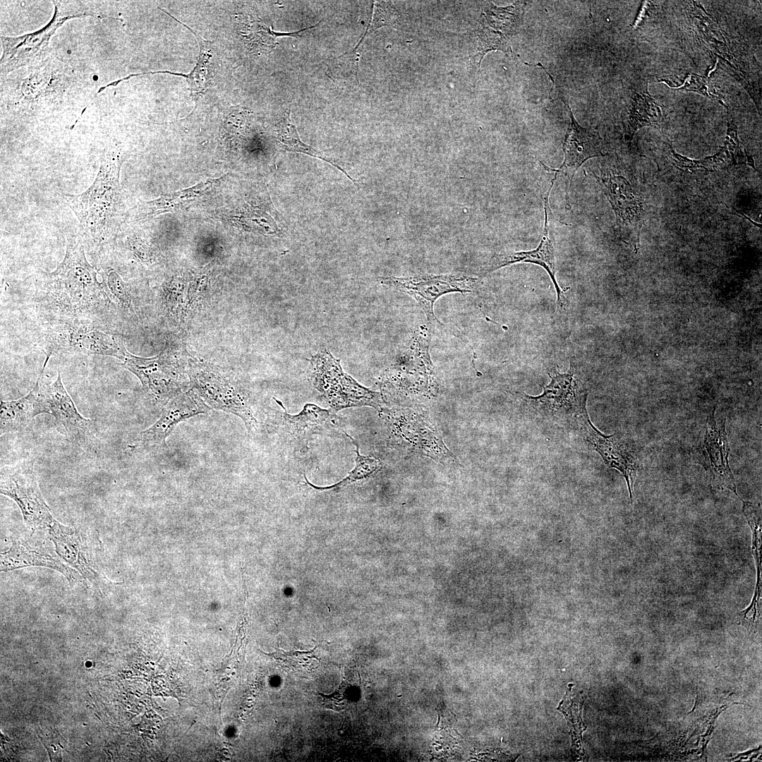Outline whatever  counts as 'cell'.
Returning <instances> with one entry per match:
<instances>
[{
  "label": "cell",
  "instance_id": "6da1fadb",
  "mask_svg": "<svg viewBox=\"0 0 762 762\" xmlns=\"http://www.w3.org/2000/svg\"><path fill=\"white\" fill-rule=\"evenodd\" d=\"M99 276L80 238L71 237L64 260L54 271L41 272L35 283L31 303L42 325L88 323L115 332L119 306Z\"/></svg>",
  "mask_w": 762,
  "mask_h": 762
},
{
  "label": "cell",
  "instance_id": "7a4b0ae2",
  "mask_svg": "<svg viewBox=\"0 0 762 762\" xmlns=\"http://www.w3.org/2000/svg\"><path fill=\"white\" fill-rule=\"evenodd\" d=\"M121 162L119 147L116 144L110 146L102 157L92 186L80 194L63 195L65 203L76 215L85 238L95 246L111 243L119 227Z\"/></svg>",
  "mask_w": 762,
  "mask_h": 762
},
{
  "label": "cell",
  "instance_id": "3957f363",
  "mask_svg": "<svg viewBox=\"0 0 762 762\" xmlns=\"http://www.w3.org/2000/svg\"><path fill=\"white\" fill-rule=\"evenodd\" d=\"M433 331L428 325H420L396 363L385 371L380 382L384 401L403 393H411L413 382L418 392L435 391L437 383L430 355Z\"/></svg>",
  "mask_w": 762,
  "mask_h": 762
},
{
  "label": "cell",
  "instance_id": "277c9868",
  "mask_svg": "<svg viewBox=\"0 0 762 762\" xmlns=\"http://www.w3.org/2000/svg\"><path fill=\"white\" fill-rule=\"evenodd\" d=\"M340 361L326 349L309 360L308 380L329 406L334 411L360 406H370L380 411L385 406L381 393L361 385L345 373Z\"/></svg>",
  "mask_w": 762,
  "mask_h": 762
},
{
  "label": "cell",
  "instance_id": "5b68a950",
  "mask_svg": "<svg viewBox=\"0 0 762 762\" xmlns=\"http://www.w3.org/2000/svg\"><path fill=\"white\" fill-rule=\"evenodd\" d=\"M548 375L550 382L543 387L542 394L538 396L523 394L524 400L536 415L576 427L577 419L587 410L588 392L574 358H570L567 373H561L554 368Z\"/></svg>",
  "mask_w": 762,
  "mask_h": 762
},
{
  "label": "cell",
  "instance_id": "8992f818",
  "mask_svg": "<svg viewBox=\"0 0 762 762\" xmlns=\"http://www.w3.org/2000/svg\"><path fill=\"white\" fill-rule=\"evenodd\" d=\"M380 282L412 297L424 313L428 325L440 324L434 305L441 296L451 293L471 294L481 286V278L463 272L418 274L406 277H380Z\"/></svg>",
  "mask_w": 762,
  "mask_h": 762
},
{
  "label": "cell",
  "instance_id": "52a82bcc",
  "mask_svg": "<svg viewBox=\"0 0 762 762\" xmlns=\"http://www.w3.org/2000/svg\"><path fill=\"white\" fill-rule=\"evenodd\" d=\"M0 492L16 503L25 526L32 532L48 529L54 521L40 489L32 460L1 468Z\"/></svg>",
  "mask_w": 762,
  "mask_h": 762
},
{
  "label": "cell",
  "instance_id": "ba28073f",
  "mask_svg": "<svg viewBox=\"0 0 762 762\" xmlns=\"http://www.w3.org/2000/svg\"><path fill=\"white\" fill-rule=\"evenodd\" d=\"M47 356L54 352H74L99 355L123 360L126 349L121 338L88 323H72L44 327Z\"/></svg>",
  "mask_w": 762,
  "mask_h": 762
},
{
  "label": "cell",
  "instance_id": "9c48e42d",
  "mask_svg": "<svg viewBox=\"0 0 762 762\" xmlns=\"http://www.w3.org/2000/svg\"><path fill=\"white\" fill-rule=\"evenodd\" d=\"M545 182L544 181L543 183L539 182L540 196L544 205L545 224L538 246L529 250L495 254L484 265L481 273L485 275L502 267L520 262L539 265L549 274L556 290L557 305L561 308L565 303L564 292L569 288L562 289L556 279L555 234L557 221L552 214L549 203V195L555 181L548 179Z\"/></svg>",
  "mask_w": 762,
  "mask_h": 762
},
{
  "label": "cell",
  "instance_id": "30bf717a",
  "mask_svg": "<svg viewBox=\"0 0 762 762\" xmlns=\"http://www.w3.org/2000/svg\"><path fill=\"white\" fill-rule=\"evenodd\" d=\"M275 401L282 407L283 411H268L267 427L295 451L306 452L314 435L327 433L338 426L337 417L329 410L306 404L298 414L291 415L286 412L281 401Z\"/></svg>",
  "mask_w": 762,
  "mask_h": 762
},
{
  "label": "cell",
  "instance_id": "8fae6325",
  "mask_svg": "<svg viewBox=\"0 0 762 762\" xmlns=\"http://www.w3.org/2000/svg\"><path fill=\"white\" fill-rule=\"evenodd\" d=\"M725 423L726 418L716 415L714 409L707 418L702 440L692 452L693 458L706 471L711 486L727 489L740 499L729 465L730 448Z\"/></svg>",
  "mask_w": 762,
  "mask_h": 762
},
{
  "label": "cell",
  "instance_id": "7c38bea8",
  "mask_svg": "<svg viewBox=\"0 0 762 762\" xmlns=\"http://www.w3.org/2000/svg\"><path fill=\"white\" fill-rule=\"evenodd\" d=\"M591 174L599 182L616 217L618 230L627 239L638 240L643 224V203L641 195L623 176L601 171Z\"/></svg>",
  "mask_w": 762,
  "mask_h": 762
},
{
  "label": "cell",
  "instance_id": "4fadbf2b",
  "mask_svg": "<svg viewBox=\"0 0 762 762\" xmlns=\"http://www.w3.org/2000/svg\"><path fill=\"white\" fill-rule=\"evenodd\" d=\"M47 531L55 552L63 562L79 572L97 590L107 586L109 581L99 572L87 538L80 531L64 525L56 519Z\"/></svg>",
  "mask_w": 762,
  "mask_h": 762
},
{
  "label": "cell",
  "instance_id": "5bb4252c",
  "mask_svg": "<svg viewBox=\"0 0 762 762\" xmlns=\"http://www.w3.org/2000/svg\"><path fill=\"white\" fill-rule=\"evenodd\" d=\"M42 389L59 432L71 443L83 449L92 448L95 440L93 422L78 411L63 384L60 371L52 384Z\"/></svg>",
  "mask_w": 762,
  "mask_h": 762
},
{
  "label": "cell",
  "instance_id": "9a60e30c",
  "mask_svg": "<svg viewBox=\"0 0 762 762\" xmlns=\"http://www.w3.org/2000/svg\"><path fill=\"white\" fill-rule=\"evenodd\" d=\"M576 427L579 428L584 440L600 455L604 463L623 476L632 503L633 486L638 471L636 457L617 436L606 435L599 431L591 421L587 410L579 417Z\"/></svg>",
  "mask_w": 762,
  "mask_h": 762
},
{
  "label": "cell",
  "instance_id": "2e32d148",
  "mask_svg": "<svg viewBox=\"0 0 762 762\" xmlns=\"http://www.w3.org/2000/svg\"><path fill=\"white\" fill-rule=\"evenodd\" d=\"M521 20L520 10L514 6L497 7L488 4L478 32L479 52L478 63L492 50L511 53L510 40L514 35Z\"/></svg>",
  "mask_w": 762,
  "mask_h": 762
},
{
  "label": "cell",
  "instance_id": "e0dca14e",
  "mask_svg": "<svg viewBox=\"0 0 762 762\" xmlns=\"http://www.w3.org/2000/svg\"><path fill=\"white\" fill-rule=\"evenodd\" d=\"M568 109L570 122L563 143L564 159L557 170V176H564L568 181L567 202L574 175L588 159L603 155L601 140L598 134L581 126L576 121L568 103L562 98Z\"/></svg>",
  "mask_w": 762,
  "mask_h": 762
},
{
  "label": "cell",
  "instance_id": "ac0fdd59",
  "mask_svg": "<svg viewBox=\"0 0 762 762\" xmlns=\"http://www.w3.org/2000/svg\"><path fill=\"white\" fill-rule=\"evenodd\" d=\"M209 409L203 402L192 396L171 399L164 406L159 418L140 433L137 442L143 446L164 445L167 437L180 422L205 413Z\"/></svg>",
  "mask_w": 762,
  "mask_h": 762
},
{
  "label": "cell",
  "instance_id": "d6986e66",
  "mask_svg": "<svg viewBox=\"0 0 762 762\" xmlns=\"http://www.w3.org/2000/svg\"><path fill=\"white\" fill-rule=\"evenodd\" d=\"M60 559L42 549L34 547L23 539L13 541L8 550L1 553V572L28 567H42L61 573L73 586L81 580L78 572Z\"/></svg>",
  "mask_w": 762,
  "mask_h": 762
},
{
  "label": "cell",
  "instance_id": "ffe728a7",
  "mask_svg": "<svg viewBox=\"0 0 762 762\" xmlns=\"http://www.w3.org/2000/svg\"><path fill=\"white\" fill-rule=\"evenodd\" d=\"M46 365L33 388L24 397L11 401H0V434L19 431L31 423L32 419L42 413L51 414L43 394L40 381Z\"/></svg>",
  "mask_w": 762,
  "mask_h": 762
},
{
  "label": "cell",
  "instance_id": "44dd1931",
  "mask_svg": "<svg viewBox=\"0 0 762 762\" xmlns=\"http://www.w3.org/2000/svg\"><path fill=\"white\" fill-rule=\"evenodd\" d=\"M121 365L135 375L144 389L156 397L164 392L167 373L162 353L150 358L133 356L128 351Z\"/></svg>",
  "mask_w": 762,
  "mask_h": 762
},
{
  "label": "cell",
  "instance_id": "7402d4cb",
  "mask_svg": "<svg viewBox=\"0 0 762 762\" xmlns=\"http://www.w3.org/2000/svg\"><path fill=\"white\" fill-rule=\"evenodd\" d=\"M573 687V684H569L568 691L557 709L564 714L567 720L572 747L579 755L583 756L584 751L582 748V734L586 730V726L582 720V710L586 697L581 692H574Z\"/></svg>",
  "mask_w": 762,
  "mask_h": 762
},
{
  "label": "cell",
  "instance_id": "603a6c76",
  "mask_svg": "<svg viewBox=\"0 0 762 762\" xmlns=\"http://www.w3.org/2000/svg\"><path fill=\"white\" fill-rule=\"evenodd\" d=\"M740 500L742 502V512L752 531V552L756 567V583L754 594L750 605L742 612L744 617L751 610H754L753 619H755L757 612L756 607L761 593V514L758 508L753 503Z\"/></svg>",
  "mask_w": 762,
  "mask_h": 762
},
{
  "label": "cell",
  "instance_id": "cb8c5ba5",
  "mask_svg": "<svg viewBox=\"0 0 762 762\" xmlns=\"http://www.w3.org/2000/svg\"><path fill=\"white\" fill-rule=\"evenodd\" d=\"M278 140L281 144L282 147L287 151L296 152L303 153L310 155L313 157H316L324 160L325 162L329 163L339 169L342 171L350 180L355 182L353 179L347 174V172L342 169L339 165L328 159L321 152L314 149L310 145H306L299 138L297 133L296 126L291 123L290 119V110L285 114L282 122L279 124L278 130Z\"/></svg>",
  "mask_w": 762,
  "mask_h": 762
},
{
  "label": "cell",
  "instance_id": "d4e9b609",
  "mask_svg": "<svg viewBox=\"0 0 762 762\" xmlns=\"http://www.w3.org/2000/svg\"><path fill=\"white\" fill-rule=\"evenodd\" d=\"M653 99L644 94H636L634 104L631 111L627 127V136L631 139L634 133L641 127L657 124L662 120V111Z\"/></svg>",
  "mask_w": 762,
  "mask_h": 762
},
{
  "label": "cell",
  "instance_id": "484cf974",
  "mask_svg": "<svg viewBox=\"0 0 762 762\" xmlns=\"http://www.w3.org/2000/svg\"><path fill=\"white\" fill-rule=\"evenodd\" d=\"M200 47V53L193 72L189 76V83L192 92L198 95L203 92L211 79L213 72L217 66L215 53L210 43L204 41L201 37L194 32Z\"/></svg>",
  "mask_w": 762,
  "mask_h": 762
},
{
  "label": "cell",
  "instance_id": "4316f807",
  "mask_svg": "<svg viewBox=\"0 0 762 762\" xmlns=\"http://www.w3.org/2000/svg\"><path fill=\"white\" fill-rule=\"evenodd\" d=\"M344 434L356 446V456L355 457V466L348 475L337 484L327 488H319L330 489L344 487L356 481L369 478L373 474L377 473L381 468V463L378 459L371 456L362 455L359 452V447L356 441L346 433H344Z\"/></svg>",
  "mask_w": 762,
  "mask_h": 762
},
{
  "label": "cell",
  "instance_id": "83f0119b",
  "mask_svg": "<svg viewBox=\"0 0 762 762\" xmlns=\"http://www.w3.org/2000/svg\"><path fill=\"white\" fill-rule=\"evenodd\" d=\"M365 37L351 50L334 58L328 66L329 74L336 78L357 76L361 44Z\"/></svg>",
  "mask_w": 762,
  "mask_h": 762
},
{
  "label": "cell",
  "instance_id": "f1b7e54d",
  "mask_svg": "<svg viewBox=\"0 0 762 762\" xmlns=\"http://www.w3.org/2000/svg\"><path fill=\"white\" fill-rule=\"evenodd\" d=\"M314 648L308 651H278L273 654H270L280 663L283 666L297 671H311L315 669L318 665V658L315 655Z\"/></svg>",
  "mask_w": 762,
  "mask_h": 762
},
{
  "label": "cell",
  "instance_id": "f546056e",
  "mask_svg": "<svg viewBox=\"0 0 762 762\" xmlns=\"http://www.w3.org/2000/svg\"><path fill=\"white\" fill-rule=\"evenodd\" d=\"M102 276L119 307L131 310L132 300L127 283L118 272L111 268L104 270Z\"/></svg>",
  "mask_w": 762,
  "mask_h": 762
},
{
  "label": "cell",
  "instance_id": "4dcf8cb0",
  "mask_svg": "<svg viewBox=\"0 0 762 762\" xmlns=\"http://www.w3.org/2000/svg\"><path fill=\"white\" fill-rule=\"evenodd\" d=\"M398 20V13L389 2L381 1L376 4L375 13L366 32H370L385 25H393Z\"/></svg>",
  "mask_w": 762,
  "mask_h": 762
},
{
  "label": "cell",
  "instance_id": "1f68e13d",
  "mask_svg": "<svg viewBox=\"0 0 762 762\" xmlns=\"http://www.w3.org/2000/svg\"><path fill=\"white\" fill-rule=\"evenodd\" d=\"M129 247L133 255L143 263H151L155 260L152 248L140 238L129 239Z\"/></svg>",
  "mask_w": 762,
  "mask_h": 762
},
{
  "label": "cell",
  "instance_id": "d6a6232c",
  "mask_svg": "<svg viewBox=\"0 0 762 762\" xmlns=\"http://www.w3.org/2000/svg\"><path fill=\"white\" fill-rule=\"evenodd\" d=\"M344 686L341 684L336 692L331 695L320 694L323 697L322 703L326 708L336 710H340L344 708L346 703V696Z\"/></svg>",
  "mask_w": 762,
  "mask_h": 762
}]
</instances>
